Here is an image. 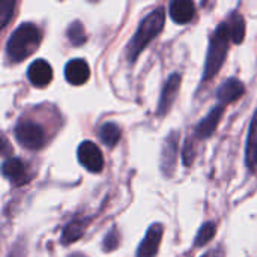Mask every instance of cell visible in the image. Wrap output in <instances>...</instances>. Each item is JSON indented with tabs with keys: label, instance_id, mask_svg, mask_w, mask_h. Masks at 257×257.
Listing matches in <instances>:
<instances>
[{
	"label": "cell",
	"instance_id": "obj_1",
	"mask_svg": "<svg viewBox=\"0 0 257 257\" xmlns=\"http://www.w3.org/2000/svg\"><path fill=\"white\" fill-rule=\"evenodd\" d=\"M42 41V32L32 23L20 24L6 42V54L12 62H21L32 56Z\"/></svg>",
	"mask_w": 257,
	"mask_h": 257
},
{
	"label": "cell",
	"instance_id": "obj_2",
	"mask_svg": "<svg viewBox=\"0 0 257 257\" xmlns=\"http://www.w3.org/2000/svg\"><path fill=\"white\" fill-rule=\"evenodd\" d=\"M166 21V12L164 8H157L152 12H149L140 23L137 32L131 38L128 47H126V54L130 62H136V59L140 56V53L149 45V42L160 35V32L164 27Z\"/></svg>",
	"mask_w": 257,
	"mask_h": 257
},
{
	"label": "cell",
	"instance_id": "obj_3",
	"mask_svg": "<svg viewBox=\"0 0 257 257\" xmlns=\"http://www.w3.org/2000/svg\"><path fill=\"white\" fill-rule=\"evenodd\" d=\"M232 41L227 23H221L218 29L214 32L209 41V48H208V56H206V63H205V71H203V81L212 80L217 72L221 69L227 51H229V42Z\"/></svg>",
	"mask_w": 257,
	"mask_h": 257
},
{
	"label": "cell",
	"instance_id": "obj_4",
	"mask_svg": "<svg viewBox=\"0 0 257 257\" xmlns=\"http://www.w3.org/2000/svg\"><path fill=\"white\" fill-rule=\"evenodd\" d=\"M15 139L17 142L30 151L41 149L45 145V131L44 128L32 120H20L15 126Z\"/></svg>",
	"mask_w": 257,
	"mask_h": 257
},
{
	"label": "cell",
	"instance_id": "obj_5",
	"mask_svg": "<svg viewBox=\"0 0 257 257\" xmlns=\"http://www.w3.org/2000/svg\"><path fill=\"white\" fill-rule=\"evenodd\" d=\"M77 157L80 164L92 173H99L104 169V157L101 149L93 142H83L77 149Z\"/></svg>",
	"mask_w": 257,
	"mask_h": 257
},
{
	"label": "cell",
	"instance_id": "obj_6",
	"mask_svg": "<svg viewBox=\"0 0 257 257\" xmlns=\"http://www.w3.org/2000/svg\"><path fill=\"white\" fill-rule=\"evenodd\" d=\"M178 152H179V136L176 131H173L166 139L163 152H161V169L166 176L173 175V170H175L176 161H178Z\"/></svg>",
	"mask_w": 257,
	"mask_h": 257
},
{
	"label": "cell",
	"instance_id": "obj_7",
	"mask_svg": "<svg viewBox=\"0 0 257 257\" xmlns=\"http://www.w3.org/2000/svg\"><path fill=\"white\" fill-rule=\"evenodd\" d=\"M163 232H164V227L163 224L157 223V224H152L143 241L140 242L139 248H137V257H155L158 253V248H160V244H161V239H163Z\"/></svg>",
	"mask_w": 257,
	"mask_h": 257
},
{
	"label": "cell",
	"instance_id": "obj_8",
	"mask_svg": "<svg viewBox=\"0 0 257 257\" xmlns=\"http://www.w3.org/2000/svg\"><path fill=\"white\" fill-rule=\"evenodd\" d=\"M29 81L36 87H45L53 80V68L44 59H36L30 63L27 69Z\"/></svg>",
	"mask_w": 257,
	"mask_h": 257
},
{
	"label": "cell",
	"instance_id": "obj_9",
	"mask_svg": "<svg viewBox=\"0 0 257 257\" xmlns=\"http://www.w3.org/2000/svg\"><path fill=\"white\" fill-rule=\"evenodd\" d=\"M245 93V86L241 80L232 77L229 80H226L218 89H217V99L218 104L226 107L227 104L235 102L236 99H239L242 95Z\"/></svg>",
	"mask_w": 257,
	"mask_h": 257
},
{
	"label": "cell",
	"instance_id": "obj_10",
	"mask_svg": "<svg viewBox=\"0 0 257 257\" xmlns=\"http://www.w3.org/2000/svg\"><path fill=\"white\" fill-rule=\"evenodd\" d=\"M179 87H181V74H178V72L172 74L169 77V80L166 81L164 89L161 92V98L158 102V114L160 116H164L172 108V105L178 96Z\"/></svg>",
	"mask_w": 257,
	"mask_h": 257
},
{
	"label": "cell",
	"instance_id": "obj_11",
	"mask_svg": "<svg viewBox=\"0 0 257 257\" xmlns=\"http://www.w3.org/2000/svg\"><path fill=\"white\" fill-rule=\"evenodd\" d=\"M90 77V68L84 59H72L65 66V78L74 86L84 84Z\"/></svg>",
	"mask_w": 257,
	"mask_h": 257
},
{
	"label": "cell",
	"instance_id": "obj_12",
	"mask_svg": "<svg viewBox=\"0 0 257 257\" xmlns=\"http://www.w3.org/2000/svg\"><path fill=\"white\" fill-rule=\"evenodd\" d=\"M2 170H3V176L11 179V182H14L15 185L26 184L30 179L26 164L18 158H8L2 166Z\"/></svg>",
	"mask_w": 257,
	"mask_h": 257
},
{
	"label": "cell",
	"instance_id": "obj_13",
	"mask_svg": "<svg viewBox=\"0 0 257 257\" xmlns=\"http://www.w3.org/2000/svg\"><path fill=\"white\" fill-rule=\"evenodd\" d=\"M223 113H224V107L220 105V104L215 105V107H214V108L200 120V123L197 125V128H196V136H197L199 139H208V137H211V136L215 133V130H217L220 120H221Z\"/></svg>",
	"mask_w": 257,
	"mask_h": 257
},
{
	"label": "cell",
	"instance_id": "obj_14",
	"mask_svg": "<svg viewBox=\"0 0 257 257\" xmlns=\"http://www.w3.org/2000/svg\"><path fill=\"white\" fill-rule=\"evenodd\" d=\"M170 18L178 24L190 23L196 15V6L190 0H173L169 6Z\"/></svg>",
	"mask_w": 257,
	"mask_h": 257
},
{
	"label": "cell",
	"instance_id": "obj_15",
	"mask_svg": "<svg viewBox=\"0 0 257 257\" xmlns=\"http://www.w3.org/2000/svg\"><path fill=\"white\" fill-rule=\"evenodd\" d=\"M245 164L250 169V172L257 170V110L253 114V119H251L250 128H248L247 148H245Z\"/></svg>",
	"mask_w": 257,
	"mask_h": 257
},
{
	"label": "cell",
	"instance_id": "obj_16",
	"mask_svg": "<svg viewBox=\"0 0 257 257\" xmlns=\"http://www.w3.org/2000/svg\"><path fill=\"white\" fill-rule=\"evenodd\" d=\"M226 23H227V29L230 33L232 42L241 44L245 38V20H244V17L238 12H233Z\"/></svg>",
	"mask_w": 257,
	"mask_h": 257
},
{
	"label": "cell",
	"instance_id": "obj_17",
	"mask_svg": "<svg viewBox=\"0 0 257 257\" xmlns=\"http://www.w3.org/2000/svg\"><path fill=\"white\" fill-rule=\"evenodd\" d=\"M87 220H74L71 221L65 229H63V233H62V244L68 245L71 242H75L78 241L84 230H86V226H87Z\"/></svg>",
	"mask_w": 257,
	"mask_h": 257
},
{
	"label": "cell",
	"instance_id": "obj_18",
	"mask_svg": "<svg viewBox=\"0 0 257 257\" xmlns=\"http://www.w3.org/2000/svg\"><path fill=\"white\" fill-rule=\"evenodd\" d=\"M99 139L104 145L114 148L117 142L120 140V128L113 122H107L99 130Z\"/></svg>",
	"mask_w": 257,
	"mask_h": 257
},
{
	"label": "cell",
	"instance_id": "obj_19",
	"mask_svg": "<svg viewBox=\"0 0 257 257\" xmlns=\"http://www.w3.org/2000/svg\"><path fill=\"white\" fill-rule=\"evenodd\" d=\"M66 35H68V39L71 41V44H74V45H81L86 42V30L80 21L71 23L66 30Z\"/></svg>",
	"mask_w": 257,
	"mask_h": 257
},
{
	"label": "cell",
	"instance_id": "obj_20",
	"mask_svg": "<svg viewBox=\"0 0 257 257\" xmlns=\"http://www.w3.org/2000/svg\"><path fill=\"white\" fill-rule=\"evenodd\" d=\"M215 232H217V229H215V224H214L212 221L205 223V224L199 229V232H197V235H196V242H194V245H196V247H203V245H206V244L215 236Z\"/></svg>",
	"mask_w": 257,
	"mask_h": 257
},
{
	"label": "cell",
	"instance_id": "obj_21",
	"mask_svg": "<svg viewBox=\"0 0 257 257\" xmlns=\"http://www.w3.org/2000/svg\"><path fill=\"white\" fill-rule=\"evenodd\" d=\"M14 8H15L14 0H3L2 2V6H0V24H2V27H6V24L12 18Z\"/></svg>",
	"mask_w": 257,
	"mask_h": 257
},
{
	"label": "cell",
	"instance_id": "obj_22",
	"mask_svg": "<svg viewBox=\"0 0 257 257\" xmlns=\"http://www.w3.org/2000/svg\"><path fill=\"white\" fill-rule=\"evenodd\" d=\"M119 241H120V236H119L117 229L114 227V229H111V230L108 232V235L105 236L104 244H102V248H104L105 251H113V250H116V248L119 247Z\"/></svg>",
	"mask_w": 257,
	"mask_h": 257
},
{
	"label": "cell",
	"instance_id": "obj_23",
	"mask_svg": "<svg viewBox=\"0 0 257 257\" xmlns=\"http://www.w3.org/2000/svg\"><path fill=\"white\" fill-rule=\"evenodd\" d=\"M202 257H226V253H224L223 247H217V248L209 250L206 254H203Z\"/></svg>",
	"mask_w": 257,
	"mask_h": 257
}]
</instances>
